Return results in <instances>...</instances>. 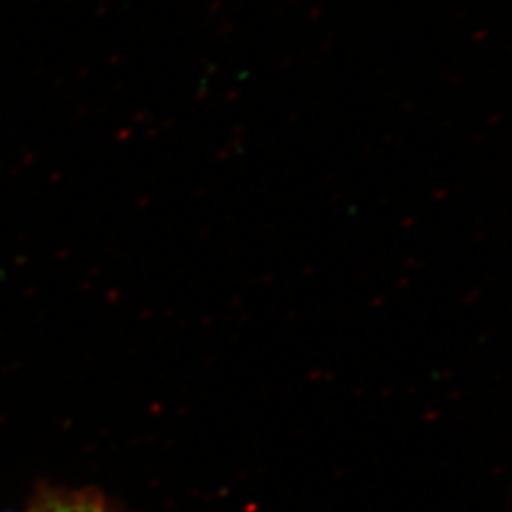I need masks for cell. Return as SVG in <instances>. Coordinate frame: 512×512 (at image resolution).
I'll return each instance as SVG.
<instances>
[{
	"label": "cell",
	"instance_id": "6da1fadb",
	"mask_svg": "<svg viewBox=\"0 0 512 512\" xmlns=\"http://www.w3.org/2000/svg\"><path fill=\"white\" fill-rule=\"evenodd\" d=\"M44 512H95L88 507H80V505H55L52 509Z\"/></svg>",
	"mask_w": 512,
	"mask_h": 512
}]
</instances>
